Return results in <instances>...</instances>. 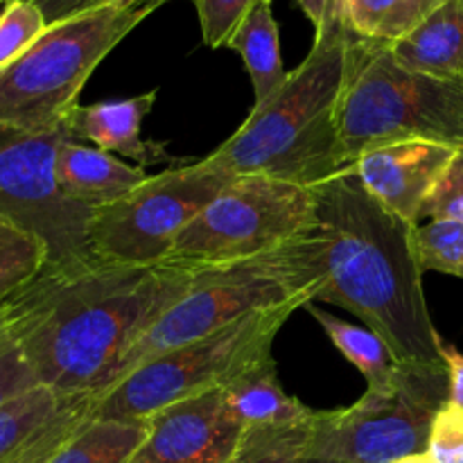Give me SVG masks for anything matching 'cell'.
Masks as SVG:
<instances>
[{"label":"cell","mask_w":463,"mask_h":463,"mask_svg":"<svg viewBox=\"0 0 463 463\" xmlns=\"http://www.w3.org/2000/svg\"><path fill=\"white\" fill-rule=\"evenodd\" d=\"M197 271L95 256L45 267L9 297L12 333L36 383L68 398H98L116 383L127 353L188 292Z\"/></svg>","instance_id":"1"},{"label":"cell","mask_w":463,"mask_h":463,"mask_svg":"<svg viewBox=\"0 0 463 463\" xmlns=\"http://www.w3.org/2000/svg\"><path fill=\"white\" fill-rule=\"evenodd\" d=\"M414 229L344 170L315 185V217L301 244L319 280L317 301L355 315L398 364H434L443 362V337L423 292Z\"/></svg>","instance_id":"2"},{"label":"cell","mask_w":463,"mask_h":463,"mask_svg":"<svg viewBox=\"0 0 463 463\" xmlns=\"http://www.w3.org/2000/svg\"><path fill=\"white\" fill-rule=\"evenodd\" d=\"M355 50L357 36L342 18L330 23L315 34L312 50L285 84L253 104L247 120L208 161L233 176L262 175L307 188L342 175L339 113Z\"/></svg>","instance_id":"3"},{"label":"cell","mask_w":463,"mask_h":463,"mask_svg":"<svg viewBox=\"0 0 463 463\" xmlns=\"http://www.w3.org/2000/svg\"><path fill=\"white\" fill-rule=\"evenodd\" d=\"M344 167L398 143L463 149V75H428L398 63L387 45L357 39L339 113Z\"/></svg>","instance_id":"4"},{"label":"cell","mask_w":463,"mask_h":463,"mask_svg":"<svg viewBox=\"0 0 463 463\" xmlns=\"http://www.w3.org/2000/svg\"><path fill=\"white\" fill-rule=\"evenodd\" d=\"M158 5H102L52 23L27 52L0 71V125L57 129L77 107L95 68Z\"/></svg>","instance_id":"5"},{"label":"cell","mask_w":463,"mask_h":463,"mask_svg":"<svg viewBox=\"0 0 463 463\" xmlns=\"http://www.w3.org/2000/svg\"><path fill=\"white\" fill-rule=\"evenodd\" d=\"M301 235L265 256L199 269L188 292L127 353L116 383L143 362L208 337L253 312L317 301L319 280L303 251Z\"/></svg>","instance_id":"6"},{"label":"cell","mask_w":463,"mask_h":463,"mask_svg":"<svg viewBox=\"0 0 463 463\" xmlns=\"http://www.w3.org/2000/svg\"><path fill=\"white\" fill-rule=\"evenodd\" d=\"M307 303L253 312L208 337L143 362L93 401L95 419L149 420L167 405L226 384L271 357L276 335Z\"/></svg>","instance_id":"7"},{"label":"cell","mask_w":463,"mask_h":463,"mask_svg":"<svg viewBox=\"0 0 463 463\" xmlns=\"http://www.w3.org/2000/svg\"><path fill=\"white\" fill-rule=\"evenodd\" d=\"M450 401L446 362L398 364L392 384L366 389L342 410L315 411L310 459L396 463L428 450L430 430Z\"/></svg>","instance_id":"8"},{"label":"cell","mask_w":463,"mask_h":463,"mask_svg":"<svg viewBox=\"0 0 463 463\" xmlns=\"http://www.w3.org/2000/svg\"><path fill=\"white\" fill-rule=\"evenodd\" d=\"M315 217V188L262 175L233 176L185 226L165 262L220 267L251 260L297 240Z\"/></svg>","instance_id":"9"},{"label":"cell","mask_w":463,"mask_h":463,"mask_svg":"<svg viewBox=\"0 0 463 463\" xmlns=\"http://www.w3.org/2000/svg\"><path fill=\"white\" fill-rule=\"evenodd\" d=\"M231 179L206 156L147 176L129 194L93 211L90 253L120 265H161L181 231Z\"/></svg>","instance_id":"10"},{"label":"cell","mask_w":463,"mask_h":463,"mask_svg":"<svg viewBox=\"0 0 463 463\" xmlns=\"http://www.w3.org/2000/svg\"><path fill=\"white\" fill-rule=\"evenodd\" d=\"M66 138V125L48 131L0 125V222L39 238L48 249V267L93 256V208L68 199L57 181V154Z\"/></svg>","instance_id":"11"},{"label":"cell","mask_w":463,"mask_h":463,"mask_svg":"<svg viewBox=\"0 0 463 463\" xmlns=\"http://www.w3.org/2000/svg\"><path fill=\"white\" fill-rule=\"evenodd\" d=\"M242 430L224 389H211L154 414L129 463H229Z\"/></svg>","instance_id":"12"},{"label":"cell","mask_w":463,"mask_h":463,"mask_svg":"<svg viewBox=\"0 0 463 463\" xmlns=\"http://www.w3.org/2000/svg\"><path fill=\"white\" fill-rule=\"evenodd\" d=\"M457 152L439 143H398L362 154L348 170L380 206L416 226L425 199Z\"/></svg>","instance_id":"13"},{"label":"cell","mask_w":463,"mask_h":463,"mask_svg":"<svg viewBox=\"0 0 463 463\" xmlns=\"http://www.w3.org/2000/svg\"><path fill=\"white\" fill-rule=\"evenodd\" d=\"M93 396L68 398L34 387L0 407V463L48 459L93 411Z\"/></svg>","instance_id":"14"},{"label":"cell","mask_w":463,"mask_h":463,"mask_svg":"<svg viewBox=\"0 0 463 463\" xmlns=\"http://www.w3.org/2000/svg\"><path fill=\"white\" fill-rule=\"evenodd\" d=\"M158 98V90L134 95L125 99H107V102L89 104L80 107L77 104L66 118V129L72 140L81 143H93L98 149L109 154H120V156L136 161L140 167L154 165V163H170L165 143L143 138V120L154 109Z\"/></svg>","instance_id":"15"},{"label":"cell","mask_w":463,"mask_h":463,"mask_svg":"<svg viewBox=\"0 0 463 463\" xmlns=\"http://www.w3.org/2000/svg\"><path fill=\"white\" fill-rule=\"evenodd\" d=\"M147 179L140 165H129L104 149L66 138L57 154V181L68 199L86 208L109 206Z\"/></svg>","instance_id":"16"},{"label":"cell","mask_w":463,"mask_h":463,"mask_svg":"<svg viewBox=\"0 0 463 463\" xmlns=\"http://www.w3.org/2000/svg\"><path fill=\"white\" fill-rule=\"evenodd\" d=\"M398 63L428 75H463V0L434 7L410 34L387 45Z\"/></svg>","instance_id":"17"},{"label":"cell","mask_w":463,"mask_h":463,"mask_svg":"<svg viewBox=\"0 0 463 463\" xmlns=\"http://www.w3.org/2000/svg\"><path fill=\"white\" fill-rule=\"evenodd\" d=\"M226 405L242 428L260 425H288L307 420L315 410L298 398L288 396L280 387L274 357L258 362L224 387Z\"/></svg>","instance_id":"18"},{"label":"cell","mask_w":463,"mask_h":463,"mask_svg":"<svg viewBox=\"0 0 463 463\" xmlns=\"http://www.w3.org/2000/svg\"><path fill=\"white\" fill-rule=\"evenodd\" d=\"M271 3L274 0H260L226 45L242 57L244 68L251 77L253 95H256L253 104H260L271 98L289 75L283 66V57H280L279 23L274 18Z\"/></svg>","instance_id":"19"},{"label":"cell","mask_w":463,"mask_h":463,"mask_svg":"<svg viewBox=\"0 0 463 463\" xmlns=\"http://www.w3.org/2000/svg\"><path fill=\"white\" fill-rule=\"evenodd\" d=\"M145 434L147 420H111L90 414L43 463H129Z\"/></svg>","instance_id":"20"},{"label":"cell","mask_w":463,"mask_h":463,"mask_svg":"<svg viewBox=\"0 0 463 463\" xmlns=\"http://www.w3.org/2000/svg\"><path fill=\"white\" fill-rule=\"evenodd\" d=\"M317 301L307 303L303 310L307 315H312V319L324 328V333L328 335V339L333 342V346L360 371L366 378V389H383L387 384H392L393 373L398 369V362L393 360L392 351L387 348V344L378 337L375 333H371L369 328H362V326L346 324L339 317L330 315L324 307L315 306Z\"/></svg>","instance_id":"21"},{"label":"cell","mask_w":463,"mask_h":463,"mask_svg":"<svg viewBox=\"0 0 463 463\" xmlns=\"http://www.w3.org/2000/svg\"><path fill=\"white\" fill-rule=\"evenodd\" d=\"M428 16L423 0H339V18L353 36L392 45Z\"/></svg>","instance_id":"22"},{"label":"cell","mask_w":463,"mask_h":463,"mask_svg":"<svg viewBox=\"0 0 463 463\" xmlns=\"http://www.w3.org/2000/svg\"><path fill=\"white\" fill-rule=\"evenodd\" d=\"M312 419L288 425L244 428L229 463H306L310 455Z\"/></svg>","instance_id":"23"},{"label":"cell","mask_w":463,"mask_h":463,"mask_svg":"<svg viewBox=\"0 0 463 463\" xmlns=\"http://www.w3.org/2000/svg\"><path fill=\"white\" fill-rule=\"evenodd\" d=\"M48 260V249L39 238L0 222V301L34 280Z\"/></svg>","instance_id":"24"},{"label":"cell","mask_w":463,"mask_h":463,"mask_svg":"<svg viewBox=\"0 0 463 463\" xmlns=\"http://www.w3.org/2000/svg\"><path fill=\"white\" fill-rule=\"evenodd\" d=\"M414 249L423 271L463 279V222L430 220L416 224Z\"/></svg>","instance_id":"25"},{"label":"cell","mask_w":463,"mask_h":463,"mask_svg":"<svg viewBox=\"0 0 463 463\" xmlns=\"http://www.w3.org/2000/svg\"><path fill=\"white\" fill-rule=\"evenodd\" d=\"M48 30L43 12L32 0H12L0 14V71L16 61Z\"/></svg>","instance_id":"26"},{"label":"cell","mask_w":463,"mask_h":463,"mask_svg":"<svg viewBox=\"0 0 463 463\" xmlns=\"http://www.w3.org/2000/svg\"><path fill=\"white\" fill-rule=\"evenodd\" d=\"M197 7L202 39L208 48H226L244 18L260 0H193Z\"/></svg>","instance_id":"27"},{"label":"cell","mask_w":463,"mask_h":463,"mask_svg":"<svg viewBox=\"0 0 463 463\" xmlns=\"http://www.w3.org/2000/svg\"><path fill=\"white\" fill-rule=\"evenodd\" d=\"M34 387H39V383L25 353L14 337L12 317H9L7 326L0 330V407Z\"/></svg>","instance_id":"28"},{"label":"cell","mask_w":463,"mask_h":463,"mask_svg":"<svg viewBox=\"0 0 463 463\" xmlns=\"http://www.w3.org/2000/svg\"><path fill=\"white\" fill-rule=\"evenodd\" d=\"M420 220L463 222V149L452 156L420 208Z\"/></svg>","instance_id":"29"},{"label":"cell","mask_w":463,"mask_h":463,"mask_svg":"<svg viewBox=\"0 0 463 463\" xmlns=\"http://www.w3.org/2000/svg\"><path fill=\"white\" fill-rule=\"evenodd\" d=\"M430 463H463V407L443 405L430 430L428 450Z\"/></svg>","instance_id":"30"},{"label":"cell","mask_w":463,"mask_h":463,"mask_svg":"<svg viewBox=\"0 0 463 463\" xmlns=\"http://www.w3.org/2000/svg\"><path fill=\"white\" fill-rule=\"evenodd\" d=\"M43 12L48 25L63 21V18L77 16L81 12L98 7L99 0H32Z\"/></svg>","instance_id":"31"},{"label":"cell","mask_w":463,"mask_h":463,"mask_svg":"<svg viewBox=\"0 0 463 463\" xmlns=\"http://www.w3.org/2000/svg\"><path fill=\"white\" fill-rule=\"evenodd\" d=\"M441 360L446 362L448 378H450V402L457 407H463V353L443 339Z\"/></svg>","instance_id":"32"},{"label":"cell","mask_w":463,"mask_h":463,"mask_svg":"<svg viewBox=\"0 0 463 463\" xmlns=\"http://www.w3.org/2000/svg\"><path fill=\"white\" fill-rule=\"evenodd\" d=\"M298 7L310 18L315 34L324 32L330 23L339 18V0H298Z\"/></svg>","instance_id":"33"},{"label":"cell","mask_w":463,"mask_h":463,"mask_svg":"<svg viewBox=\"0 0 463 463\" xmlns=\"http://www.w3.org/2000/svg\"><path fill=\"white\" fill-rule=\"evenodd\" d=\"M163 3H167V0H99L98 7H102V5H125V7H140V5H158V7H161Z\"/></svg>","instance_id":"34"},{"label":"cell","mask_w":463,"mask_h":463,"mask_svg":"<svg viewBox=\"0 0 463 463\" xmlns=\"http://www.w3.org/2000/svg\"><path fill=\"white\" fill-rule=\"evenodd\" d=\"M9 317H12V306H9V298H5V301H0V330L7 326Z\"/></svg>","instance_id":"35"},{"label":"cell","mask_w":463,"mask_h":463,"mask_svg":"<svg viewBox=\"0 0 463 463\" xmlns=\"http://www.w3.org/2000/svg\"><path fill=\"white\" fill-rule=\"evenodd\" d=\"M396 463H430V461H428V457L420 455V457H410V459H401Z\"/></svg>","instance_id":"36"},{"label":"cell","mask_w":463,"mask_h":463,"mask_svg":"<svg viewBox=\"0 0 463 463\" xmlns=\"http://www.w3.org/2000/svg\"><path fill=\"white\" fill-rule=\"evenodd\" d=\"M441 3H446V0H423V5H425V9H428V14L432 12L434 7H439V5Z\"/></svg>","instance_id":"37"},{"label":"cell","mask_w":463,"mask_h":463,"mask_svg":"<svg viewBox=\"0 0 463 463\" xmlns=\"http://www.w3.org/2000/svg\"><path fill=\"white\" fill-rule=\"evenodd\" d=\"M306 463H339V461H328V459H310V457H307Z\"/></svg>","instance_id":"38"},{"label":"cell","mask_w":463,"mask_h":463,"mask_svg":"<svg viewBox=\"0 0 463 463\" xmlns=\"http://www.w3.org/2000/svg\"><path fill=\"white\" fill-rule=\"evenodd\" d=\"M0 3H12V0H0Z\"/></svg>","instance_id":"39"},{"label":"cell","mask_w":463,"mask_h":463,"mask_svg":"<svg viewBox=\"0 0 463 463\" xmlns=\"http://www.w3.org/2000/svg\"><path fill=\"white\" fill-rule=\"evenodd\" d=\"M41 463H43V461H41Z\"/></svg>","instance_id":"40"}]
</instances>
